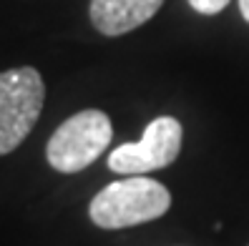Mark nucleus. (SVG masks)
<instances>
[{
  "mask_svg": "<svg viewBox=\"0 0 249 246\" xmlns=\"http://www.w3.org/2000/svg\"><path fill=\"white\" fill-rule=\"evenodd\" d=\"M171 206V194L164 183L149 176H124L101 189L89 206V216L98 229L116 231L161 219Z\"/></svg>",
  "mask_w": 249,
  "mask_h": 246,
  "instance_id": "nucleus-1",
  "label": "nucleus"
},
{
  "mask_svg": "<svg viewBox=\"0 0 249 246\" xmlns=\"http://www.w3.org/2000/svg\"><path fill=\"white\" fill-rule=\"evenodd\" d=\"M113 126L104 111H81L66 118L53 131L46 146V158L58 173H78L89 168L111 146Z\"/></svg>",
  "mask_w": 249,
  "mask_h": 246,
  "instance_id": "nucleus-2",
  "label": "nucleus"
},
{
  "mask_svg": "<svg viewBox=\"0 0 249 246\" xmlns=\"http://www.w3.org/2000/svg\"><path fill=\"white\" fill-rule=\"evenodd\" d=\"M46 85L36 68L20 66L0 73V156L16 151L36 128Z\"/></svg>",
  "mask_w": 249,
  "mask_h": 246,
  "instance_id": "nucleus-3",
  "label": "nucleus"
},
{
  "mask_svg": "<svg viewBox=\"0 0 249 246\" xmlns=\"http://www.w3.org/2000/svg\"><path fill=\"white\" fill-rule=\"evenodd\" d=\"M184 128L174 115L154 118L136 143H121L108 153V168L121 176H146L179 158Z\"/></svg>",
  "mask_w": 249,
  "mask_h": 246,
  "instance_id": "nucleus-4",
  "label": "nucleus"
},
{
  "mask_svg": "<svg viewBox=\"0 0 249 246\" xmlns=\"http://www.w3.org/2000/svg\"><path fill=\"white\" fill-rule=\"evenodd\" d=\"M164 0H91V23L108 38L124 35L149 23Z\"/></svg>",
  "mask_w": 249,
  "mask_h": 246,
  "instance_id": "nucleus-5",
  "label": "nucleus"
},
{
  "mask_svg": "<svg viewBox=\"0 0 249 246\" xmlns=\"http://www.w3.org/2000/svg\"><path fill=\"white\" fill-rule=\"evenodd\" d=\"M189 5L196 13H201V16H216V13H222L229 5V0H189Z\"/></svg>",
  "mask_w": 249,
  "mask_h": 246,
  "instance_id": "nucleus-6",
  "label": "nucleus"
},
{
  "mask_svg": "<svg viewBox=\"0 0 249 246\" xmlns=\"http://www.w3.org/2000/svg\"><path fill=\"white\" fill-rule=\"evenodd\" d=\"M239 13H242V18L249 23V0H239Z\"/></svg>",
  "mask_w": 249,
  "mask_h": 246,
  "instance_id": "nucleus-7",
  "label": "nucleus"
}]
</instances>
